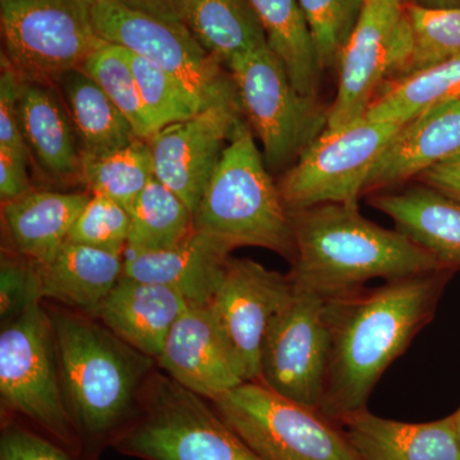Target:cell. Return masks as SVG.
<instances>
[{
  "instance_id": "obj_32",
  "label": "cell",
  "mask_w": 460,
  "mask_h": 460,
  "mask_svg": "<svg viewBox=\"0 0 460 460\" xmlns=\"http://www.w3.org/2000/svg\"><path fill=\"white\" fill-rule=\"evenodd\" d=\"M128 56L153 137L165 127L204 111L198 96L177 77L129 50Z\"/></svg>"
},
{
  "instance_id": "obj_17",
  "label": "cell",
  "mask_w": 460,
  "mask_h": 460,
  "mask_svg": "<svg viewBox=\"0 0 460 460\" xmlns=\"http://www.w3.org/2000/svg\"><path fill=\"white\" fill-rule=\"evenodd\" d=\"M17 104L23 137L42 174L63 186L81 183L80 144L57 87L18 77Z\"/></svg>"
},
{
  "instance_id": "obj_36",
  "label": "cell",
  "mask_w": 460,
  "mask_h": 460,
  "mask_svg": "<svg viewBox=\"0 0 460 460\" xmlns=\"http://www.w3.org/2000/svg\"><path fill=\"white\" fill-rule=\"evenodd\" d=\"M41 298L38 263L14 251L2 253L0 263V316L3 323L16 319L27 305Z\"/></svg>"
},
{
  "instance_id": "obj_2",
  "label": "cell",
  "mask_w": 460,
  "mask_h": 460,
  "mask_svg": "<svg viewBox=\"0 0 460 460\" xmlns=\"http://www.w3.org/2000/svg\"><path fill=\"white\" fill-rule=\"evenodd\" d=\"M60 384L84 458L127 431L140 413L153 358L118 338L95 317L50 310Z\"/></svg>"
},
{
  "instance_id": "obj_29",
  "label": "cell",
  "mask_w": 460,
  "mask_h": 460,
  "mask_svg": "<svg viewBox=\"0 0 460 460\" xmlns=\"http://www.w3.org/2000/svg\"><path fill=\"white\" fill-rule=\"evenodd\" d=\"M129 214L128 253L169 250L196 233L195 217L189 206L155 177L148 181Z\"/></svg>"
},
{
  "instance_id": "obj_23",
  "label": "cell",
  "mask_w": 460,
  "mask_h": 460,
  "mask_svg": "<svg viewBox=\"0 0 460 460\" xmlns=\"http://www.w3.org/2000/svg\"><path fill=\"white\" fill-rule=\"evenodd\" d=\"M371 206L445 268L460 269V202L426 184L372 196Z\"/></svg>"
},
{
  "instance_id": "obj_18",
  "label": "cell",
  "mask_w": 460,
  "mask_h": 460,
  "mask_svg": "<svg viewBox=\"0 0 460 460\" xmlns=\"http://www.w3.org/2000/svg\"><path fill=\"white\" fill-rule=\"evenodd\" d=\"M459 153L460 100L431 109L404 124L372 169L365 193L392 189L419 178Z\"/></svg>"
},
{
  "instance_id": "obj_13",
  "label": "cell",
  "mask_w": 460,
  "mask_h": 460,
  "mask_svg": "<svg viewBox=\"0 0 460 460\" xmlns=\"http://www.w3.org/2000/svg\"><path fill=\"white\" fill-rule=\"evenodd\" d=\"M404 4L366 0L339 60L338 93L329 108L326 131L343 128L365 118L378 91L404 65L411 48Z\"/></svg>"
},
{
  "instance_id": "obj_11",
  "label": "cell",
  "mask_w": 460,
  "mask_h": 460,
  "mask_svg": "<svg viewBox=\"0 0 460 460\" xmlns=\"http://www.w3.org/2000/svg\"><path fill=\"white\" fill-rule=\"evenodd\" d=\"M100 38L150 60L177 77L204 108L239 104L229 71L183 26H175L124 7L117 0H93Z\"/></svg>"
},
{
  "instance_id": "obj_27",
  "label": "cell",
  "mask_w": 460,
  "mask_h": 460,
  "mask_svg": "<svg viewBox=\"0 0 460 460\" xmlns=\"http://www.w3.org/2000/svg\"><path fill=\"white\" fill-rule=\"evenodd\" d=\"M266 42L302 95L317 98L321 68L313 35L298 0H250Z\"/></svg>"
},
{
  "instance_id": "obj_6",
  "label": "cell",
  "mask_w": 460,
  "mask_h": 460,
  "mask_svg": "<svg viewBox=\"0 0 460 460\" xmlns=\"http://www.w3.org/2000/svg\"><path fill=\"white\" fill-rule=\"evenodd\" d=\"M0 394L3 420L21 417L69 452L83 456V443L63 396L53 326L41 299L3 325Z\"/></svg>"
},
{
  "instance_id": "obj_34",
  "label": "cell",
  "mask_w": 460,
  "mask_h": 460,
  "mask_svg": "<svg viewBox=\"0 0 460 460\" xmlns=\"http://www.w3.org/2000/svg\"><path fill=\"white\" fill-rule=\"evenodd\" d=\"M323 71L339 66L341 53L361 17L366 0H298Z\"/></svg>"
},
{
  "instance_id": "obj_5",
  "label": "cell",
  "mask_w": 460,
  "mask_h": 460,
  "mask_svg": "<svg viewBox=\"0 0 460 460\" xmlns=\"http://www.w3.org/2000/svg\"><path fill=\"white\" fill-rule=\"evenodd\" d=\"M113 447L144 460H263L206 399L157 374L142 387L137 420Z\"/></svg>"
},
{
  "instance_id": "obj_40",
  "label": "cell",
  "mask_w": 460,
  "mask_h": 460,
  "mask_svg": "<svg viewBox=\"0 0 460 460\" xmlns=\"http://www.w3.org/2000/svg\"><path fill=\"white\" fill-rule=\"evenodd\" d=\"M419 181L460 202V153L422 172Z\"/></svg>"
},
{
  "instance_id": "obj_43",
  "label": "cell",
  "mask_w": 460,
  "mask_h": 460,
  "mask_svg": "<svg viewBox=\"0 0 460 460\" xmlns=\"http://www.w3.org/2000/svg\"><path fill=\"white\" fill-rule=\"evenodd\" d=\"M454 419H456V436H458L459 447H460V407L458 410L454 411Z\"/></svg>"
},
{
  "instance_id": "obj_10",
  "label": "cell",
  "mask_w": 460,
  "mask_h": 460,
  "mask_svg": "<svg viewBox=\"0 0 460 460\" xmlns=\"http://www.w3.org/2000/svg\"><path fill=\"white\" fill-rule=\"evenodd\" d=\"M402 127L362 118L323 132L278 183L288 208L358 202L372 169Z\"/></svg>"
},
{
  "instance_id": "obj_42",
  "label": "cell",
  "mask_w": 460,
  "mask_h": 460,
  "mask_svg": "<svg viewBox=\"0 0 460 460\" xmlns=\"http://www.w3.org/2000/svg\"><path fill=\"white\" fill-rule=\"evenodd\" d=\"M414 3L426 8H460V0H414Z\"/></svg>"
},
{
  "instance_id": "obj_16",
  "label": "cell",
  "mask_w": 460,
  "mask_h": 460,
  "mask_svg": "<svg viewBox=\"0 0 460 460\" xmlns=\"http://www.w3.org/2000/svg\"><path fill=\"white\" fill-rule=\"evenodd\" d=\"M156 361L169 377L206 401L244 383L208 305H189L172 325Z\"/></svg>"
},
{
  "instance_id": "obj_3",
  "label": "cell",
  "mask_w": 460,
  "mask_h": 460,
  "mask_svg": "<svg viewBox=\"0 0 460 460\" xmlns=\"http://www.w3.org/2000/svg\"><path fill=\"white\" fill-rule=\"evenodd\" d=\"M292 211L296 256L288 272L296 286L325 296L444 269L398 229L383 228L357 202H330ZM450 269V268H449Z\"/></svg>"
},
{
  "instance_id": "obj_26",
  "label": "cell",
  "mask_w": 460,
  "mask_h": 460,
  "mask_svg": "<svg viewBox=\"0 0 460 460\" xmlns=\"http://www.w3.org/2000/svg\"><path fill=\"white\" fill-rule=\"evenodd\" d=\"M181 23L222 65L268 44L250 0H186Z\"/></svg>"
},
{
  "instance_id": "obj_25",
  "label": "cell",
  "mask_w": 460,
  "mask_h": 460,
  "mask_svg": "<svg viewBox=\"0 0 460 460\" xmlns=\"http://www.w3.org/2000/svg\"><path fill=\"white\" fill-rule=\"evenodd\" d=\"M54 86L65 100L83 157L108 155L140 138L126 115L83 69L66 72Z\"/></svg>"
},
{
  "instance_id": "obj_15",
  "label": "cell",
  "mask_w": 460,
  "mask_h": 460,
  "mask_svg": "<svg viewBox=\"0 0 460 460\" xmlns=\"http://www.w3.org/2000/svg\"><path fill=\"white\" fill-rule=\"evenodd\" d=\"M242 115L239 104L214 105L148 140L154 175L189 206L193 217Z\"/></svg>"
},
{
  "instance_id": "obj_19",
  "label": "cell",
  "mask_w": 460,
  "mask_h": 460,
  "mask_svg": "<svg viewBox=\"0 0 460 460\" xmlns=\"http://www.w3.org/2000/svg\"><path fill=\"white\" fill-rule=\"evenodd\" d=\"M232 250L196 232L169 250L128 253L123 277L172 288L190 305H208L222 283Z\"/></svg>"
},
{
  "instance_id": "obj_38",
  "label": "cell",
  "mask_w": 460,
  "mask_h": 460,
  "mask_svg": "<svg viewBox=\"0 0 460 460\" xmlns=\"http://www.w3.org/2000/svg\"><path fill=\"white\" fill-rule=\"evenodd\" d=\"M18 75L2 58L0 75V153L26 160L32 159L21 129L17 104Z\"/></svg>"
},
{
  "instance_id": "obj_1",
  "label": "cell",
  "mask_w": 460,
  "mask_h": 460,
  "mask_svg": "<svg viewBox=\"0 0 460 460\" xmlns=\"http://www.w3.org/2000/svg\"><path fill=\"white\" fill-rule=\"evenodd\" d=\"M456 272L438 269L325 298L330 357L321 416L339 426L367 410L384 372L434 319Z\"/></svg>"
},
{
  "instance_id": "obj_8",
  "label": "cell",
  "mask_w": 460,
  "mask_h": 460,
  "mask_svg": "<svg viewBox=\"0 0 460 460\" xmlns=\"http://www.w3.org/2000/svg\"><path fill=\"white\" fill-rule=\"evenodd\" d=\"M93 0H0L2 58L21 80L51 84L105 42Z\"/></svg>"
},
{
  "instance_id": "obj_24",
  "label": "cell",
  "mask_w": 460,
  "mask_h": 460,
  "mask_svg": "<svg viewBox=\"0 0 460 460\" xmlns=\"http://www.w3.org/2000/svg\"><path fill=\"white\" fill-rule=\"evenodd\" d=\"M40 269L41 298L98 319L102 305L123 277L122 255L66 242Z\"/></svg>"
},
{
  "instance_id": "obj_22",
  "label": "cell",
  "mask_w": 460,
  "mask_h": 460,
  "mask_svg": "<svg viewBox=\"0 0 460 460\" xmlns=\"http://www.w3.org/2000/svg\"><path fill=\"white\" fill-rule=\"evenodd\" d=\"M90 198L87 192L33 190L2 204L3 223L14 251L39 266L53 261Z\"/></svg>"
},
{
  "instance_id": "obj_44",
  "label": "cell",
  "mask_w": 460,
  "mask_h": 460,
  "mask_svg": "<svg viewBox=\"0 0 460 460\" xmlns=\"http://www.w3.org/2000/svg\"><path fill=\"white\" fill-rule=\"evenodd\" d=\"M385 2L398 3V4H404V0H385Z\"/></svg>"
},
{
  "instance_id": "obj_12",
  "label": "cell",
  "mask_w": 460,
  "mask_h": 460,
  "mask_svg": "<svg viewBox=\"0 0 460 460\" xmlns=\"http://www.w3.org/2000/svg\"><path fill=\"white\" fill-rule=\"evenodd\" d=\"M329 357L325 296L293 284L289 298L266 332L260 381L278 394L319 411Z\"/></svg>"
},
{
  "instance_id": "obj_41",
  "label": "cell",
  "mask_w": 460,
  "mask_h": 460,
  "mask_svg": "<svg viewBox=\"0 0 460 460\" xmlns=\"http://www.w3.org/2000/svg\"><path fill=\"white\" fill-rule=\"evenodd\" d=\"M124 7L157 18L175 26L181 23V9L186 0H117ZM184 27V26H183Z\"/></svg>"
},
{
  "instance_id": "obj_28",
  "label": "cell",
  "mask_w": 460,
  "mask_h": 460,
  "mask_svg": "<svg viewBox=\"0 0 460 460\" xmlns=\"http://www.w3.org/2000/svg\"><path fill=\"white\" fill-rule=\"evenodd\" d=\"M460 100V57L416 74L387 81L365 118L404 124L441 105Z\"/></svg>"
},
{
  "instance_id": "obj_21",
  "label": "cell",
  "mask_w": 460,
  "mask_h": 460,
  "mask_svg": "<svg viewBox=\"0 0 460 460\" xmlns=\"http://www.w3.org/2000/svg\"><path fill=\"white\" fill-rule=\"evenodd\" d=\"M189 305L172 288L122 277L98 319L138 352L157 359L172 325Z\"/></svg>"
},
{
  "instance_id": "obj_33",
  "label": "cell",
  "mask_w": 460,
  "mask_h": 460,
  "mask_svg": "<svg viewBox=\"0 0 460 460\" xmlns=\"http://www.w3.org/2000/svg\"><path fill=\"white\" fill-rule=\"evenodd\" d=\"M81 69L102 87L126 115L138 137L147 141L153 137L126 48L105 42L91 54Z\"/></svg>"
},
{
  "instance_id": "obj_30",
  "label": "cell",
  "mask_w": 460,
  "mask_h": 460,
  "mask_svg": "<svg viewBox=\"0 0 460 460\" xmlns=\"http://www.w3.org/2000/svg\"><path fill=\"white\" fill-rule=\"evenodd\" d=\"M154 177L150 144L142 138L108 155L83 157L81 165V183L91 195L111 199L129 213Z\"/></svg>"
},
{
  "instance_id": "obj_4",
  "label": "cell",
  "mask_w": 460,
  "mask_h": 460,
  "mask_svg": "<svg viewBox=\"0 0 460 460\" xmlns=\"http://www.w3.org/2000/svg\"><path fill=\"white\" fill-rule=\"evenodd\" d=\"M253 135L243 119L235 127L196 211L195 229L232 251L265 248L292 263V211L269 174Z\"/></svg>"
},
{
  "instance_id": "obj_31",
  "label": "cell",
  "mask_w": 460,
  "mask_h": 460,
  "mask_svg": "<svg viewBox=\"0 0 460 460\" xmlns=\"http://www.w3.org/2000/svg\"><path fill=\"white\" fill-rule=\"evenodd\" d=\"M404 11L411 25V48L392 80L460 57V8H426L408 3Z\"/></svg>"
},
{
  "instance_id": "obj_7",
  "label": "cell",
  "mask_w": 460,
  "mask_h": 460,
  "mask_svg": "<svg viewBox=\"0 0 460 460\" xmlns=\"http://www.w3.org/2000/svg\"><path fill=\"white\" fill-rule=\"evenodd\" d=\"M226 68L268 168L292 166L328 128L329 108L296 89L268 44L234 58Z\"/></svg>"
},
{
  "instance_id": "obj_37",
  "label": "cell",
  "mask_w": 460,
  "mask_h": 460,
  "mask_svg": "<svg viewBox=\"0 0 460 460\" xmlns=\"http://www.w3.org/2000/svg\"><path fill=\"white\" fill-rule=\"evenodd\" d=\"M0 460H96L69 452L47 435L17 420H3Z\"/></svg>"
},
{
  "instance_id": "obj_9",
  "label": "cell",
  "mask_w": 460,
  "mask_h": 460,
  "mask_svg": "<svg viewBox=\"0 0 460 460\" xmlns=\"http://www.w3.org/2000/svg\"><path fill=\"white\" fill-rule=\"evenodd\" d=\"M210 402L263 460H359L338 425L261 381L239 384Z\"/></svg>"
},
{
  "instance_id": "obj_35",
  "label": "cell",
  "mask_w": 460,
  "mask_h": 460,
  "mask_svg": "<svg viewBox=\"0 0 460 460\" xmlns=\"http://www.w3.org/2000/svg\"><path fill=\"white\" fill-rule=\"evenodd\" d=\"M131 214L122 205L102 195H91L77 217L68 242L123 255L128 244Z\"/></svg>"
},
{
  "instance_id": "obj_20",
  "label": "cell",
  "mask_w": 460,
  "mask_h": 460,
  "mask_svg": "<svg viewBox=\"0 0 460 460\" xmlns=\"http://www.w3.org/2000/svg\"><path fill=\"white\" fill-rule=\"evenodd\" d=\"M339 428L359 460H460L454 414L407 423L366 410L341 420Z\"/></svg>"
},
{
  "instance_id": "obj_14",
  "label": "cell",
  "mask_w": 460,
  "mask_h": 460,
  "mask_svg": "<svg viewBox=\"0 0 460 460\" xmlns=\"http://www.w3.org/2000/svg\"><path fill=\"white\" fill-rule=\"evenodd\" d=\"M292 289L289 275L253 260L230 257L226 263L208 308L244 383L260 381L266 332Z\"/></svg>"
},
{
  "instance_id": "obj_39",
  "label": "cell",
  "mask_w": 460,
  "mask_h": 460,
  "mask_svg": "<svg viewBox=\"0 0 460 460\" xmlns=\"http://www.w3.org/2000/svg\"><path fill=\"white\" fill-rule=\"evenodd\" d=\"M29 162L0 153V199L2 204L13 201L35 190L29 175Z\"/></svg>"
}]
</instances>
